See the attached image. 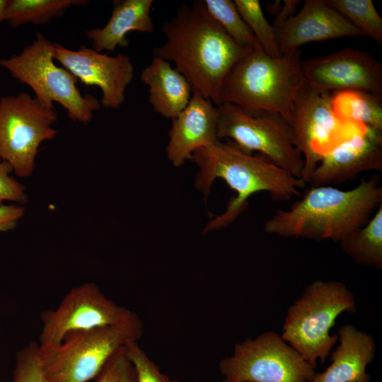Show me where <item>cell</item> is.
<instances>
[{"mask_svg":"<svg viewBox=\"0 0 382 382\" xmlns=\"http://www.w3.org/2000/svg\"><path fill=\"white\" fill-rule=\"evenodd\" d=\"M301 55L300 49L277 57L262 49L250 51L226 76L220 104L277 112L290 122L294 103L306 83Z\"/></svg>","mask_w":382,"mask_h":382,"instance_id":"4","label":"cell"},{"mask_svg":"<svg viewBox=\"0 0 382 382\" xmlns=\"http://www.w3.org/2000/svg\"><path fill=\"white\" fill-rule=\"evenodd\" d=\"M342 251L356 263L382 268V203L362 226L340 242Z\"/></svg>","mask_w":382,"mask_h":382,"instance_id":"21","label":"cell"},{"mask_svg":"<svg viewBox=\"0 0 382 382\" xmlns=\"http://www.w3.org/2000/svg\"><path fill=\"white\" fill-rule=\"evenodd\" d=\"M53 57L79 81L99 87L102 92L100 103L103 107L115 109L123 103L134 71L127 55L119 53L112 57L85 45L71 50L55 43Z\"/></svg>","mask_w":382,"mask_h":382,"instance_id":"14","label":"cell"},{"mask_svg":"<svg viewBox=\"0 0 382 382\" xmlns=\"http://www.w3.org/2000/svg\"><path fill=\"white\" fill-rule=\"evenodd\" d=\"M354 294L339 281L317 280L305 287L288 310L281 337L314 368L323 364L338 340L330 335L337 317L354 313Z\"/></svg>","mask_w":382,"mask_h":382,"instance_id":"5","label":"cell"},{"mask_svg":"<svg viewBox=\"0 0 382 382\" xmlns=\"http://www.w3.org/2000/svg\"><path fill=\"white\" fill-rule=\"evenodd\" d=\"M217 137L228 139L242 151H253L301 178L303 158L296 146L294 131L280 114L249 110L231 103L217 106Z\"/></svg>","mask_w":382,"mask_h":382,"instance_id":"7","label":"cell"},{"mask_svg":"<svg viewBox=\"0 0 382 382\" xmlns=\"http://www.w3.org/2000/svg\"><path fill=\"white\" fill-rule=\"evenodd\" d=\"M364 36L382 44V18L371 0H325Z\"/></svg>","mask_w":382,"mask_h":382,"instance_id":"25","label":"cell"},{"mask_svg":"<svg viewBox=\"0 0 382 382\" xmlns=\"http://www.w3.org/2000/svg\"><path fill=\"white\" fill-rule=\"evenodd\" d=\"M125 346L134 366L137 382H180L162 374L159 367L139 347L137 340H129Z\"/></svg>","mask_w":382,"mask_h":382,"instance_id":"29","label":"cell"},{"mask_svg":"<svg viewBox=\"0 0 382 382\" xmlns=\"http://www.w3.org/2000/svg\"><path fill=\"white\" fill-rule=\"evenodd\" d=\"M339 345L331 354L330 365L316 373L311 382H370L366 367L374 359V337L351 324L337 332Z\"/></svg>","mask_w":382,"mask_h":382,"instance_id":"18","label":"cell"},{"mask_svg":"<svg viewBox=\"0 0 382 382\" xmlns=\"http://www.w3.org/2000/svg\"><path fill=\"white\" fill-rule=\"evenodd\" d=\"M95 378V382H137L134 366L125 345L112 354Z\"/></svg>","mask_w":382,"mask_h":382,"instance_id":"28","label":"cell"},{"mask_svg":"<svg viewBox=\"0 0 382 382\" xmlns=\"http://www.w3.org/2000/svg\"><path fill=\"white\" fill-rule=\"evenodd\" d=\"M330 94L306 83L291 112L289 123L296 148L303 158L301 179L306 183L322 158L357 124L342 121L336 116L332 108Z\"/></svg>","mask_w":382,"mask_h":382,"instance_id":"12","label":"cell"},{"mask_svg":"<svg viewBox=\"0 0 382 382\" xmlns=\"http://www.w3.org/2000/svg\"><path fill=\"white\" fill-rule=\"evenodd\" d=\"M142 325L104 326L69 332L62 342L40 352L46 382H88L112 354L129 340H138Z\"/></svg>","mask_w":382,"mask_h":382,"instance_id":"8","label":"cell"},{"mask_svg":"<svg viewBox=\"0 0 382 382\" xmlns=\"http://www.w3.org/2000/svg\"><path fill=\"white\" fill-rule=\"evenodd\" d=\"M7 4V0H0V23L4 21V13Z\"/></svg>","mask_w":382,"mask_h":382,"instance_id":"32","label":"cell"},{"mask_svg":"<svg viewBox=\"0 0 382 382\" xmlns=\"http://www.w3.org/2000/svg\"><path fill=\"white\" fill-rule=\"evenodd\" d=\"M153 4V0H115L108 23L86 33L93 48L100 52H111L128 45L126 37L129 32L152 33L154 24L150 13Z\"/></svg>","mask_w":382,"mask_h":382,"instance_id":"19","label":"cell"},{"mask_svg":"<svg viewBox=\"0 0 382 382\" xmlns=\"http://www.w3.org/2000/svg\"><path fill=\"white\" fill-rule=\"evenodd\" d=\"M12 382H46L37 342H30L16 354Z\"/></svg>","mask_w":382,"mask_h":382,"instance_id":"27","label":"cell"},{"mask_svg":"<svg viewBox=\"0 0 382 382\" xmlns=\"http://www.w3.org/2000/svg\"><path fill=\"white\" fill-rule=\"evenodd\" d=\"M54 45L37 33L35 40L21 53L1 58L0 65L13 78L30 86L42 106L54 108L53 103H58L71 120L88 124L93 112L100 108V103L91 94L83 95L76 86L78 79L54 64Z\"/></svg>","mask_w":382,"mask_h":382,"instance_id":"6","label":"cell"},{"mask_svg":"<svg viewBox=\"0 0 382 382\" xmlns=\"http://www.w3.org/2000/svg\"><path fill=\"white\" fill-rule=\"evenodd\" d=\"M369 170L382 172V131L357 123L322 158L307 183L340 184Z\"/></svg>","mask_w":382,"mask_h":382,"instance_id":"15","label":"cell"},{"mask_svg":"<svg viewBox=\"0 0 382 382\" xmlns=\"http://www.w3.org/2000/svg\"><path fill=\"white\" fill-rule=\"evenodd\" d=\"M301 66L306 83L319 91L356 90L382 96V64L366 52L346 47L302 61Z\"/></svg>","mask_w":382,"mask_h":382,"instance_id":"13","label":"cell"},{"mask_svg":"<svg viewBox=\"0 0 382 382\" xmlns=\"http://www.w3.org/2000/svg\"><path fill=\"white\" fill-rule=\"evenodd\" d=\"M381 99V96L356 90L340 91L330 94L332 108L338 118L379 131H382Z\"/></svg>","mask_w":382,"mask_h":382,"instance_id":"22","label":"cell"},{"mask_svg":"<svg viewBox=\"0 0 382 382\" xmlns=\"http://www.w3.org/2000/svg\"><path fill=\"white\" fill-rule=\"evenodd\" d=\"M223 382H228L226 380H224ZM244 382H250V381H244Z\"/></svg>","mask_w":382,"mask_h":382,"instance_id":"33","label":"cell"},{"mask_svg":"<svg viewBox=\"0 0 382 382\" xmlns=\"http://www.w3.org/2000/svg\"><path fill=\"white\" fill-rule=\"evenodd\" d=\"M233 1L262 50L272 57H279L282 54L275 30L265 17L260 1L258 0H234Z\"/></svg>","mask_w":382,"mask_h":382,"instance_id":"26","label":"cell"},{"mask_svg":"<svg viewBox=\"0 0 382 382\" xmlns=\"http://www.w3.org/2000/svg\"><path fill=\"white\" fill-rule=\"evenodd\" d=\"M165 42L154 57L171 61L192 91L220 105L222 83L233 66L250 50L236 44L212 18L204 1L182 4L162 25Z\"/></svg>","mask_w":382,"mask_h":382,"instance_id":"1","label":"cell"},{"mask_svg":"<svg viewBox=\"0 0 382 382\" xmlns=\"http://www.w3.org/2000/svg\"><path fill=\"white\" fill-rule=\"evenodd\" d=\"M219 369L228 382H311L314 368L281 335L267 331L236 344Z\"/></svg>","mask_w":382,"mask_h":382,"instance_id":"9","label":"cell"},{"mask_svg":"<svg viewBox=\"0 0 382 382\" xmlns=\"http://www.w3.org/2000/svg\"><path fill=\"white\" fill-rule=\"evenodd\" d=\"M382 203L376 176L343 190L331 185L311 186L287 210L280 209L264 224V231L285 238L340 242L364 226Z\"/></svg>","mask_w":382,"mask_h":382,"instance_id":"2","label":"cell"},{"mask_svg":"<svg viewBox=\"0 0 382 382\" xmlns=\"http://www.w3.org/2000/svg\"><path fill=\"white\" fill-rule=\"evenodd\" d=\"M140 78L149 87L151 106L166 118H175L192 98L193 91L187 79L162 58L154 57Z\"/></svg>","mask_w":382,"mask_h":382,"instance_id":"20","label":"cell"},{"mask_svg":"<svg viewBox=\"0 0 382 382\" xmlns=\"http://www.w3.org/2000/svg\"><path fill=\"white\" fill-rule=\"evenodd\" d=\"M274 28L281 54L299 50L308 42L364 36L325 0L305 1L299 13Z\"/></svg>","mask_w":382,"mask_h":382,"instance_id":"16","label":"cell"},{"mask_svg":"<svg viewBox=\"0 0 382 382\" xmlns=\"http://www.w3.org/2000/svg\"><path fill=\"white\" fill-rule=\"evenodd\" d=\"M83 0H7L4 21L13 27L23 24H45L61 16L71 6L87 3Z\"/></svg>","mask_w":382,"mask_h":382,"instance_id":"23","label":"cell"},{"mask_svg":"<svg viewBox=\"0 0 382 382\" xmlns=\"http://www.w3.org/2000/svg\"><path fill=\"white\" fill-rule=\"evenodd\" d=\"M40 317L42 328L38 345L41 350L59 345L65 335L73 331L142 325L134 312L107 298L93 282L74 287L57 308L42 311Z\"/></svg>","mask_w":382,"mask_h":382,"instance_id":"11","label":"cell"},{"mask_svg":"<svg viewBox=\"0 0 382 382\" xmlns=\"http://www.w3.org/2000/svg\"><path fill=\"white\" fill-rule=\"evenodd\" d=\"M25 209L22 206L14 204L0 205V231L13 229L18 220L24 214Z\"/></svg>","mask_w":382,"mask_h":382,"instance_id":"31","label":"cell"},{"mask_svg":"<svg viewBox=\"0 0 382 382\" xmlns=\"http://www.w3.org/2000/svg\"><path fill=\"white\" fill-rule=\"evenodd\" d=\"M218 120L217 106L210 99L193 92L187 105L172 120L166 147L168 158L174 166H180L190 160L195 151L219 140Z\"/></svg>","mask_w":382,"mask_h":382,"instance_id":"17","label":"cell"},{"mask_svg":"<svg viewBox=\"0 0 382 382\" xmlns=\"http://www.w3.org/2000/svg\"><path fill=\"white\" fill-rule=\"evenodd\" d=\"M212 18L238 46L248 50L262 49L245 23L234 1L231 0H204Z\"/></svg>","mask_w":382,"mask_h":382,"instance_id":"24","label":"cell"},{"mask_svg":"<svg viewBox=\"0 0 382 382\" xmlns=\"http://www.w3.org/2000/svg\"><path fill=\"white\" fill-rule=\"evenodd\" d=\"M54 108H46L28 93L0 98V158L21 177L30 176L41 144L54 139L57 131Z\"/></svg>","mask_w":382,"mask_h":382,"instance_id":"10","label":"cell"},{"mask_svg":"<svg viewBox=\"0 0 382 382\" xmlns=\"http://www.w3.org/2000/svg\"><path fill=\"white\" fill-rule=\"evenodd\" d=\"M13 171L6 161H0V205L4 201L25 204L28 202L25 187L9 175Z\"/></svg>","mask_w":382,"mask_h":382,"instance_id":"30","label":"cell"},{"mask_svg":"<svg viewBox=\"0 0 382 382\" xmlns=\"http://www.w3.org/2000/svg\"><path fill=\"white\" fill-rule=\"evenodd\" d=\"M199 170L197 187L207 195L212 183L220 178L236 192L226 211L212 220L207 230L221 228L232 222L245 208L248 198L259 192H267L276 202L300 197L306 183L257 154H248L232 142L217 140L195 151L190 158Z\"/></svg>","mask_w":382,"mask_h":382,"instance_id":"3","label":"cell"}]
</instances>
